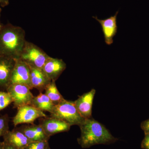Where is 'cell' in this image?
I'll use <instances>...</instances> for the list:
<instances>
[{"instance_id": "cell-1", "label": "cell", "mask_w": 149, "mask_h": 149, "mask_svg": "<svg viewBox=\"0 0 149 149\" xmlns=\"http://www.w3.org/2000/svg\"><path fill=\"white\" fill-rule=\"evenodd\" d=\"M25 32L19 26L8 23L0 29V56L19 58L26 42Z\"/></svg>"}, {"instance_id": "cell-2", "label": "cell", "mask_w": 149, "mask_h": 149, "mask_svg": "<svg viewBox=\"0 0 149 149\" xmlns=\"http://www.w3.org/2000/svg\"><path fill=\"white\" fill-rule=\"evenodd\" d=\"M79 127L81 136L77 141L83 148L98 144L111 143L117 140L103 125L92 117L85 119Z\"/></svg>"}, {"instance_id": "cell-3", "label": "cell", "mask_w": 149, "mask_h": 149, "mask_svg": "<svg viewBox=\"0 0 149 149\" xmlns=\"http://www.w3.org/2000/svg\"><path fill=\"white\" fill-rule=\"evenodd\" d=\"M51 117L63 120L70 126H80L85 119L77 111L74 102L64 99L60 102L55 105L50 113Z\"/></svg>"}, {"instance_id": "cell-4", "label": "cell", "mask_w": 149, "mask_h": 149, "mask_svg": "<svg viewBox=\"0 0 149 149\" xmlns=\"http://www.w3.org/2000/svg\"><path fill=\"white\" fill-rule=\"evenodd\" d=\"M49 57L42 49L27 41L19 58L29 66L42 69Z\"/></svg>"}, {"instance_id": "cell-5", "label": "cell", "mask_w": 149, "mask_h": 149, "mask_svg": "<svg viewBox=\"0 0 149 149\" xmlns=\"http://www.w3.org/2000/svg\"><path fill=\"white\" fill-rule=\"evenodd\" d=\"M27 85L22 84H10L6 91L10 94L15 108L18 109L24 106L31 105L34 96Z\"/></svg>"}, {"instance_id": "cell-6", "label": "cell", "mask_w": 149, "mask_h": 149, "mask_svg": "<svg viewBox=\"0 0 149 149\" xmlns=\"http://www.w3.org/2000/svg\"><path fill=\"white\" fill-rule=\"evenodd\" d=\"M17 109V112L13 118L15 127L20 124H33L38 118L47 117L44 112L30 105L21 107Z\"/></svg>"}, {"instance_id": "cell-7", "label": "cell", "mask_w": 149, "mask_h": 149, "mask_svg": "<svg viewBox=\"0 0 149 149\" xmlns=\"http://www.w3.org/2000/svg\"><path fill=\"white\" fill-rule=\"evenodd\" d=\"M22 84L33 89L30 81V69L29 65L19 58L15 59L10 79V84Z\"/></svg>"}, {"instance_id": "cell-8", "label": "cell", "mask_w": 149, "mask_h": 149, "mask_svg": "<svg viewBox=\"0 0 149 149\" xmlns=\"http://www.w3.org/2000/svg\"><path fill=\"white\" fill-rule=\"evenodd\" d=\"M42 118L40 124L50 137L57 133L68 131L71 127L68 123L56 118L47 116Z\"/></svg>"}, {"instance_id": "cell-9", "label": "cell", "mask_w": 149, "mask_h": 149, "mask_svg": "<svg viewBox=\"0 0 149 149\" xmlns=\"http://www.w3.org/2000/svg\"><path fill=\"white\" fill-rule=\"evenodd\" d=\"M118 13L117 11L113 16L104 19H99L97 16H93L100 24L103 33L105 42L107 45H111L113 42V37L117 32V17Z\"/></svg>"}, {"instance_id": "cell-10", "label": "cell", "mask_w": 149, "mask_h": 149, "mask_svg": "<svg viewBox=\"0 0 149 149\" xmlns=\"http://www.w3.org/2000/svg\"><path fill=\"white\" fill-rule=\"evenodd\" d=\"M96 91L94 89L80 96L74 102V105L80 115L85 119L92 118V107Z\"/></svg>"}, {"instance_id": "cell-11", "label": "cell", "mask_w": 149, "mask_h": 149, "mask_svg": "<svg viewBox=\"0 0 149 149\" xmlns=\"http://www.w3.org/2000/svg\"><path fill=\"white\" fill-rule=\"evenodd\" d=\"M66 68V63L62 59L54 58L49 56L42 70L52 81H56Z\"/></svg>"}, {"instance_id": "cell-12", "label": "cell", "mask_w": 149, "mask_h": 149, "mask_svg": "<svg viewBox=\"0 0 149 149\" xmlns=\"http://www.w3.org/2000/svg\"><path fill=\"white\" fill-rule=\"evenodd\" d=\"M15 59L0 56V89L5 90L10 85Z\"/></svg>"}, {"instance_id": "cell-13", "label": "cell", "mask_w": 149, "mask_h": 149, "mask_svg": "<svg viewBox=\"0 0 149 149\" xmlns=\"http://www.w3.org/2000/svg\"><path fill=\"white\" fill-rule=\"evenodd\" d=\"M3 137L4 143L19 149H24L31 142L18 128L9 130Z\"/></svg>"}, {"instance_id": "cell-14", "label": "cell", "mask_w": 149, "mask_h": 149, "mask_svg": "<svg viewBox=\"0 0 149 149\" xmlns=\"http://www.w3.org/2000/svg\"><path fill=\"white\" fill-rule=\"evenodd\" d=\"M30 81L32 88L37 89L40 93L45 91L52 80L47 76L42 69L29 66Z\"/></svg>"}, {"instance_id": "cell-15", "label": "cell", "mask_w": 149, "mask_h": 149, "mask_svg": "<svg viewBox=\"0 0 149 149\" xmlns=\"http://www.w3.org/2000/svg\"><path fill=\"white\" fill-rule=\"evenodd\" d=\"M18 128L31 142L49 141L50 139L40 124H29Z\"/></svg>"}, {"instance_id": "cell-16", "label": "cell", "mask_w": 149, "mask_h": 149, "mask_svg": "<svg viewBox=\"0 0 149 149\" xmlns=\"http://www.w3.org/2000/svg\"><path fill=\"white\" fill-rule=\"evenodd\" d=\"M30 105L43 112L51 113L55 105L45 94L40 93L37 96H34Z\"/></svg>"}, {"instance_id": "cell-17", "label": "cell", "mask_w": 149, "mask_h": 149, "mask_svg": "<svg viewBox=\"0 0 149 149\" xmlns=\"http://www.w3.org/2000/svg\"><path fill=\"white\" fill-rule=\"evenodd\" d=\"M45 94L54 105L63 100L64 98L60 93L56 84V81H52L45 90Z\"/></svg>"}, {"instance_id": "cell-18", "label": "cell", "mask_w": 149, "mask_h": 149, "mask_svg": "<svg viewBox=\"0 0 149 149\" xmlns=\"http://www.w3.org/2000/svg\"><path fill=\"white\" fill-rule=\"evenodd\" d=\"M13 102L10 94L7 91H0V111Z\"/></svg>"}, {"instance_id": "cell-19", "label": "cell", "mask_w": 149, "mask_h": 149, "mask_svg": "<svg viewBox=\"0 0 149 149\" xmlns=\"http://www.w3.org/2000/svg\"><path fill=\"white\" fill-rule=\"evenodd\" d=\"M9 118L8 114L0 116V138L3 137L9 130Z\"/></svg>"}, {"instance_id": "cell-20", "label": "cell", "mask_w": 149, "mask_h": 149, "mask_svg": "<svg viewBox=\"0 0 149 149\" xmlns=\"http://www.w3.org/2000/svg\"><path fill=\"white\" fill-rule=\"evenodd\" d=\"M24 149H50L48 141L31 142Z\"/></svg>"}, {"instance_id": "cell-21", "label": "cell", "mask_w": 149, "mask_h": 149, "mask_svg": "<svg viewBox=\"0 0 149 149\" xmlns=\"http://www.w3.org/2000/svg\"><path fill=\"white\" fill-rule=\"evenodd\" d=\"M141 148L143 149H149V134H145V137L142 141Z\"/></svg>"}, {"instance_id": "cell-22", "label": "cell", "mask_w": 149, "mask_h": 149, "mask_svg": "<svg viewBox=\"0 0 149 149\" xmlns=\"http://www.w3.org/2000/svg\"><path fill=\"white\" fill-rule=\"evenodd\" d=\"M141 127L145 134H149V118L141 123Z\"/></svg>"}, {"instance_id": "cell-23", "label": "cell", "mask_w": 149, "mask_h": 149, "mask_svg": "<svg viewBox=\"0 0 149 149\" xmlns=\"http://www.w3.org/2000/svg\"><path fill=\"white\" fill-rule=\"evenodd\" d=\"M9 4V0H0V6L5 7Z\"/></svg>"}, {"instance_id": "cell-24", "label": "cell", "mask_w": 149, "mask_h": 149, "mask_svg": "<svg viewBox=\"0 0 149 149\" xmlns=\"http://www.w3.org/2000/svg\"><path fill=\"white\" fill-rule=\"evenodd\" d=\"M4 146L3 148V149H19L17 148H15L9 144L6 143H4L3 142Z\"/></svg>"}, {"instance_id": "cell-25", "label": "cell", "mask_w": 149, "mask_h": 149, "mask_svg": "<svg viewBox=\"0 0 149 149\" xmlns=\"http://www.w3.org/2000/svg\"><path fill=\"white\" fill-rule=\"evenodd\" d=\"M3 142H1V141H0V149H3Z\"/></svg>"}, {"instance_id": "cell-26", "label": "cell", "mask_w": 149, "mask_h": 149, "mask_svg": "<svg viewBox=\"0 0 149 149\" xmlns=\"http://www.w3.org/2000/svg\"><path fill=\"white\" fill-rule=\"evenodd\" d=\"M2 9L1 8H0V29H1V28L2 26V24H1V13Z\"/></svg>"}]
</instances>
